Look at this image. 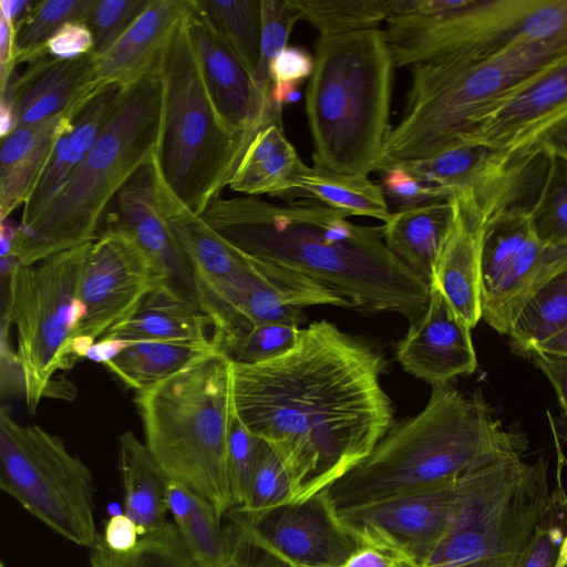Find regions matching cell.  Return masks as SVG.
I'll list each match as a JSON object with an SVG mask.
<instances>
[{
  "label": "cell",
  "instance_id": "cell-1",
  "mask_svg": "<svg viewBox=\"0 0 567 567\" xmlns=\"http://www.w3.org/2000/svg\"><path fill=\"white\" fill-rule=\"evenodd\" d=\"M383 355L328 320L301 328L284 354L231 362L236 415L282 462L295 498L327 489L394 424Z\"/></svg>",
  "mask_w": 567,
  "mask_h": 567
},
{
  "label": "cell",
  "instance_id": "cell-2",
  "mask_svg": "<svg viewBox=\"0 0 567 567\" xmlns=\"http://www.w3.org/2000/svg\"><path fill=\"white\" fill-rule=\"evenodd\" d=\"M200 216L245 256L300 274L353 309L412 323L429 303L431 286L388 249L381 226L354 224L323 204L218 196Z\"/></svg>",
  "mask_w": 567,
  "mask_h": 567
},
{
  "label": "cell",
  "instance_id": "cell-3",
  "mask_svg": "<svg viewBox=\"0 0 567 567\" xmlns=\"http://www.w3.org/2000/svg\"><path fill=\"white\" fill-rule=\"evenodd\" d=\"M526 449L523 434L505 429L480 394L436 386L417 414L394 423L324 491L337 512L360 508L454 481Z\"/></svg>",
  "mask_w": 567,
  "mask_h": 567
},
{
  "label": "cell",
  "instance_id": "cell-4",
  "mask_svg": "<svg viewBox=\"0 0 567 567\" xmlns=\"http://www.w3.org/2000/svg\"><path fill=\"white\" fill-rule=\"evenodd\" d=\"M566 61L567 33L518 42L482 58L410 68L405 109L386 138L375 172L455 146L493 104Z\"/></svg>",
  "mask_w": 567,
  "mask_h": 567
},
{
  "label": "cell",
  "instance_id": "cell-5",
  "mask_svg": "<svg viewBox=\"0 0 567 567\" xmlns=\"http://www.w3.org/2000/svg\"><path fill=\"white\" fill-rule=\"evenodd\" d=\"M313 62L305 101L313 167L369 176L392 130L396 66L383 30L319 37Z\"/></svg>",
  "mask_w": 567,
  "mask_h": 567
},
{
  "label": "cell",
  "instance_id": "cell-6",
  "mask_svg": "<svg viewBox=\"0 0 567 567\" xmlns=\"http://www.w3.org/2000/svg\"><path fill=\"white\" fill-rule=\"evenodd\" d=\"M161 114L157 72L122 87L104 128L60 193L32 224H19L11 256L20 265H32L96 239L117 193L153 159Z\"/></svg>",
  "mask_w": 567,
  "mask_h": 567
},
{
  "label": "cell",
  "instance_id": "cell-7",
  "mask_svg": "<svg viewBox=\"0 0 567 567\" xmlns=\"http://www.w3.org/2000/svg\"><path fill=\"white\" fill-rule=\"evenodd\" d=\"M135 403L145 444L167 478L207 499L224 517L235 507L227 467L230 359L216 349L137 391Z\"/></svg>",
  "mask_w": 567,
  "mask_h": 567
},
{
  "label": "cell",
  "instance_id": "cell-8",
  "mask_svg": "<svg viewBox=\"0 0 567 567\" xmlns=\"http://www.w3.org/2000/svg\"><path fill=\"white\" fill-rule=\"evenodd\" d=\"M188 12L157 69L162 114L154 159L175 196L202 215L228 186L258 131L236 132L217 111L192 39Z\"/></svg>",
  "mask_w": 567,
  "mask_h": 567
},
{
  "label": "cell",
  "instance_id": "cell-9",
  "mask_svg": "<svg viewBox=\"0 0 567 567\" xmlns=\"http://www.w3.org/2000/svg\"><path fill=\"white\" fill-rule=\"evenodd\" d=\"M91 245L32 265L18 264L9 277L2 317L17 330L22 389L31 413L55 372L75 360L72 342L84 316L79 288Z\"/></svg>",
  "mask_w": 567,
  "mask_h": 567
},
{
  "label": "cell",
  "instance_id": "cell-10",
  "mask_svg": "<svg viewBox=\"0 0 567 567\" xmlns=\"http://www.w3.org/2000/svg\"><path fill=\"white\" fill-rule=\"evenodd\" d=\"M0 488L66 540L93 548L96 530L93 475L64 442L39 425L0 411Z\"/></svg>",
  "mask_w": 567,
  "mask_h": 567
},
{
  "label": "cell",
  "instance_id": "cell-11",
  "mask_svg": "<svg viewBox=\"0 0 567 567\" xmlns=\"http://www.w3.org/2000/svg\"><path fill=\"white\" fill-rule=\"evenodd\" d=\"M103 224L92 241L80 281L84 316L72 342L74 359L84 358L97 338L125 320L152 290L166 284L127 230Z\"/></svg>",
  "mask_w": 567,
  "mask_h": 567
},
{
  "label": "cell",
  "instance_id": "cell-12",
  "mask_svg": "<svg viewBox=\"0 0 567 567\" xmlns=\"http://www.w3.org/2000/svg\"><path fill=\"white\" fill-rule=\"evenodd\" d=\"M225 516L244 544L285 567H340L357 547L326 491L258 515L230 509Z\"/></svg>",
  "mask_w": 567,
  "mask_h": 567
},
{
  "label": "cell",
  "instance_id": "cell-13",
  "mask_svg": "<svg viewBox=\"0 0 567 567\" xmlns=\"http://www.w3.org/2000/svg\"><path fill=\"white\" fill-rule=\"evenodd\" d=\"M567 120V61L483 112L456 145L523 155ZM455 145V146H456Z\"/></svg>",
  "mask_w": 567,
  "mask_h": 567
},
{
  "label": "cell",
  "instance_id": "cell-14",
  "mask_svg": "<svg viewBox=\"0 0 567 567\" xmlns=\"http://www.w3.org/2000/svg\"><path fill=\"white\" fill-rule=\"evenodd\" d=\"M188 21L208 92L225 123L236 132L282 125V109L258 91L251 75L195 0H190Z\"/></svg>",
  "mask_w": 567,
  "mask_h": 567
},
{
  "label": "cell",
  "instance_id": "cell-15",
  "mask_svg": "<svg viewBox=\"0 0 567 567\" xmlns=\"http://www.w3.org/2000/svg\"><path fill=\"white\" fill-rule=\"evenodd\" d=\"M471 329L432 284L426 309L396 346V360L432 388L450 385L477 368Z\"/></svg>",
  "mask_w": 567,
  "mask_h": 567
},
{
  "label": "cell",
  "instance_id": "cell-16",
  "mask_svg": "<svg viewBox=\"0 0 567 567\" xmlns=\"http://www.w3.org/2000/svg\"><path fill=\"white\" fill-rule=\"evenodd\" d=\"M102 223L115 224L127 230L164 276L166 285L200 306L199 288L193 268L158 203L153 159L142 166L121 188Z\"/></svg>",
  "mask_w": 567,
  "mask_h": 567
},
{
  "label": "cell",
  "instance_id": "cell-17",
  "mask_svg": "<svg viewBox=\"0 0 567 567\" xmlns=\"http://www.w3.org/2000/svg\"><path fill=\"white\" fill-rule=\"evenodd\" d=\"M189 9V0H151L145 10L94 63L79 111L112 86L124 87L157 72L162 55L181 20Z\"/></svg>",
  "mask_w": 567,
  "mask_h": 567
},
{
  "label": "cell",
  "instance_id": "cell-18",
  "mask_svg": "<svg viewBox=\"0 0 567 567\" xmlns=\"http://www.w3.org/2000/svg\"><path fill=\"white\" fill-rule=\"evenodd\" d=\"M463 477L378 504L336 512L343 526L375 527L421 560L454 517L463 495Z\"/></svg>",
  "mask_w": 567,
  "mask_h": 567
},
{
  "label": "cell",
  "instance_id": "cell-19",
  "mask_svg": "<svg viewBox=\"0 0 567 567\" xmlns=\"http://www.w3.org/2000/svg\"><path fill=\"white\" fill-rule=\"evenodd\" d=\"M451 200L453 220L436 260L432 284L474 328L482 319L481 257L488 223L470 190L453 192Z\"/></svg>",
  "mask_w": 567,
  "mask_h": 567
},
{
  "label": "cell",
  "instance_id": "cell-20",
  "mask_svg": "<svg viewBox=\"0 0 567 567\" xmlns=\"http://www.w3.org/2000/svg\"><path fill=\"white\" fill-rule=\"evenodd\" d=\"M93 63V53L70 60L47 54L29 62L0 93L12 109L13 130L63 112L74 122Z\"/></svg>",
  "mask_w": 567,
  "mask_h": 567
},
{
  "label": "cell",
  "instance_id": "cell-21",
  "mask_svg": "<svg viewBox=\"0 0 567 567\" xmlns=\"http://www.w3.org/2000/svg\"><path fill=\"white\" fill-rule=\"evenodd\" d=\"M73 120L60 113L14 128L0 148V220L27 203L56 141L72 132Z\"/></svg>",
  "mask_w": 567,
  "mask_h": 567
},
{
  "label": "cell",
  "instance_id": "cell-22",
  "mask_svg": "<svg viewBox=\"0 0 567 567\" xmlns=\"http://www.w3.org/2000/svg\"><path fill=\"white\" fill-rule=\"evenodd\" d=\"M131 341L214 343V322L193 299L163 284L105 336Z\"/></svg>",
  "mask_w": 567,
  "mask_h": 567
},
{
  "label": "cell",
  "instance_id": "cell-23",
  "mask_svg": "<svg viewBox=\"0 0 567 567\" xmlns=\"http://www.w3.org/2000/svg\"><path fill=\"white\" fill-rule=\"evenodd\" d=\"M566 264L567 246H546L533 231L495 287L482 297V319L508 336L528 300Z\"/></svg>",
  "mask_w": 567,
  "mask_h": 567
},
{
  "label": "cell",
  "instance_id": "cell-24",
  "mask_svg": "<svg viewBox=\"0 0 567 567\" xmlns=\"http://www.w3.org/2000/svg\"><path fill=\"white\" fill-rule=\"evenodd\" d=\"M453 220L451 197L394 210L381 226L388 249L431 286L436 260Z\"/></svg>",
  "mask_w": 567,
  "mask_h": 567
},
{
  "label": "cell",
  "instance_id": "cell-25",
  "mask_svg": "<svg viewBox=\"0 0 567 567\" xmlns=\"http://www.w3.org/2000/svg\"><path fill=\"white\" fill-rule=\"evenodd\" d=\"M168 511L196 567H236L237 539L212 503L169 481Z\"/></svg>",
  "mask_w": 567,
  "mask_h": 567
},
{
  "label": "cell",
  "instance_id": "cell-26",
  "mask_svg": "<svg viewBox=\"0 0 567 567\" xmlns=\"http://www.w3.org/2000/svg\"><path fill=\"white\" fill-rule=\"evenodd\" d=\"M118 468L124 492V513L137 526L140 537L166 525L169 480L145 442L132 432L118 437Z\"/></svg>",
  "mask_w": 567,
  "mask_h": 567
},
{
  "label": "cell",
  "instance_id": "cell-27",
  "mask_svg": "<svg viewBox=\"0 0 567 567\" xmlns=\"http://www.w3.org/2000/svg\"><path fill=\"white\" fill-rule=\"evenodd\" d=\"M301 163L284 126L266 125L249 143L228 187L246 196L267 194L286 200Z\"/></svg>",
  "mask_w": 567,
  "mask_h": 567
},
{
  "label": "cell",
  "instance_id": "cell-28",
  "mask_svg": "<svg viewBox=\"0 0 567 567\" xmlns=\"http://www.w3.org/2000/svg\"><path fill=\"white\" fill-rule=\"evenodd\" d=\"M303 197L317 200L347 216H364L386 221L391 215L381 185L369 176L342 175L300 164L286 200Z\"/></svg>",
  "mask_w": 567,
  "mask_h": 567
},
{
  "label": "cell",
  "instance_id": "cell-29",
  "mask_svg": "<svg viewBox=\"0 0 567 567\" xmlns=\"http://www.w3.org/2000/svg\"><path fill=\"white\" fill-rule=\"evenodd\" d=\"M216 349L219 348L214 343L136 341L104 364L123 383L137 392L165 380Z\"/></svg>",
  "mask_w": 567,
  "mask_h": 567
},
{
  "label": "cell",
  "instance_id": "cell-30",
  "mask_svg": "<svg viewBox=\"0 0 567 567\" xmlns=\"http://www.w3.org/2000/svg\"><path fill=\"white\" fill-rule=\"evenodd\" d=\"M567 328V264L551 275L528 300L508 338L512 350L529 352Z\"/></svg>",
  "mask_w": 567,
  "mask_h": 567
},
{
  "label": "cell",
  "instance_id": "cell-31",
  "mask_svg": "<svg viewBox=\"0 0 567 567\" xmlns=\"http://www.w3.org/2000/svg\"><path fill=\"white\" fill-rule=\"evenodd\" d=\"M517 558L486 528L457 522L425 551L421 563L423 567H514Z\"/></svg>",
  "mask_w": 567,
  "mask_h": 567
},
{
  "label": "cell",
  "instance_id": "cell-32",
  "mask_svg": "<svg viewBox=\"0 0 567 567\" xmlns=\"http://www.w3.org/2000/svg\"><path fill=\"white\" fill-rule=\"evenodd\" d=\"M195 1L252 78L260 51V0Z\"/></svg>",
  "mask_w": 567,
  "mask_h": 567
},
{
  "label": "cell",
  "instance_id": "cell-33",
  "mask_svg": "<svg viewBox=\"0 0 567 567\" xmlns=\"http://www.w3.org/2000/svg\"><path fill=\"white\" fill-rule=\"evenodd\" d=\"M95 0L37 1L16 28L17 64L31 62L48 53V41L69 22H85Z\"/></svg>",
  "mask_w": 567,
  "mask_h": 567
},
{
  "label": "cell",
  "instance_id": "cell-34",
  "mask_svg": "<svg viewBox=\"0 0 567 567\" xmlns=\"http://www.w3.org/2000/svg\"><path fill=\"white\" fill-rule=\"evenodd\" d=\"M91 567H196L174 523L142 536L128 553L111 550L102 535L90 549Z\"/></svg>",
  "mask_w": 567,
  "mask_h": 567
},
{
  "label": "cell",
  "instance_id": "cell-35",
  "mask_svg": "<svg viewBox=\"0 0 567 567\" xmlns=\"http://www.w3.org/2000/svg\"><path fill=\"white\" fill-rule=\"evenodd\" d=\"M320 37L379 29L390 17L385 0H292Z\"/></svg>",
  "mask_w": 567,
  "mask_h": 567
},
{
  "label": "cell",
  "instance_id": "cell-36",
  "mask_svg": "<svg viewBox=\"0 0 567 567\" xmlns=\"http://www.w3.org/2000/svg\"><path fill=\"white\" fill-rule=\"evenodd\" d=\"M514 567H567V494L561 484L550 492Z\"/></svg>",
  "mask_w": 567,
  "mask_h": 567
},
{
  "label": "cell",
  "instance_id": "cell-37",
  "mask_svg": "<svg viewBox=\"0 0 567 567\" xmlns=\"http://www.w3.org/2000/svg\"><path fill=\"white\" fill-rule=\"evenodd\" d=\"M530 223L542 244L567 246V162L554 155Z\"/></svg>",
  "mask_w": 567,
  "mask_h": 567
},
{
  "label": "cell",
  "instance_id": "cell-38",
  "mask_svg": "<svg viewBox=\"0 0 567 567\" xmlns=\"http://www.w3.org/2000/svg\"><path fill=\"white\" fill-rule=\"evenodd\" d=\"M261 38L259 61L252 81L258 91L270 97L269 64L287 45L295 24L301 20L292 0H260Z\"/></svg>",
  "mask_w": 567,
  "mask_h": 567
},
{
  "label": "cell",
  "instance_id": "cell-39",
  "mask_svg": "<svg viewBox=\"0 0 567 567\" xmlns=\"http://www.w3.org/2000/svg\"><path fill=\"white\" fill-rule=\"evenodd\" d=\"M293 498V488L287 470L264 441L247 497L241 506L231 509L246 516H254L292 503Z\"/></svg>",
  "mask_w": 567,
  "mask_h": 567
},
{
  "label": "cell",
  "instance_id": "cell-40",
  "mask_svg": "<svg viewBox=\"0 0 567 567\" xmlns=\"http://www.w3.org/2000/svg\"><path fill=\"white\" fill-rule=\"evenodd\" d=\"M300 329L295 324L279 322L252 324L223 352L235 363L265 362L290 350L298 339Z\"/></svg>",
  "mask_w": 567,
  "mask_h": 567
},
{
  "label": "cell",
  "instance_id": "cell-41",
  "mask_svg": "<svg viewBox=\"0 0 567 567\" xmlns=\"http://www.w3.org/2000/svg\"><path fill=\"white\" fill-rule=\"evenodd\" d=\"M343 527L357 547L340 567H423L411 550L380 529L369 525Z\"/></svg>",
  "mask_w": 567,
  "mask_h": 567
},
{
  "label": "cell",
  "instance_id": "cell-42",
  "mask_svg": "<svg viewBox=\"0 0 567 567\" xmlns=\"http://www.w3.org/2000/svg\"><path fill=\"white\" fill-rule=\"evenodd\" d=\"M71 133V132H70ZM70 133L62 135L48 159L37 184L23 206L20 224L29 226L51 204L83 159L70 147Z\"/></svg>",
  "mask_w": 567,
  "mask_h": 567
},
{
  "label": "cell",
  "instance_id": "cell-43",
  "mask_svg": "<svg viewBox=\"0 0 567 567\" xmlns=\"http://www.w3.org/2000/svg\"><path fill=\"white\" fill-rule=\"evenodd\" d=\"M264 441L249 431L235 413L228 434L227 467L235 507L241 506L260 456Z\"/></svg>",
  "mask_w": 567,
  "mask_h": 567
},
{
  "label": "cell",
  "instance_id": "cell-44",
  "mask_svg": "<svg viewBox=\"0 0 567 567\" xmlns=\"http://www.w3.org/2000/svg\"><path fill=\"white\" fill-rule=\"evenodd\" d=\"M151 0H95L87 24L94 37L93 54L109 50L145 10Z\"/></svg>",
  "mask_w": 567,
  "mask_h": 567
},
{
  "label": "cell",
  "instance_id": "cell-45",
  "mask_svg": "<svg viewBox=\"0 0 567 567\" xmlns=\"http://www.w3.org/2000/svg\"><path fill=\"white\" fill-rule=\"evenodd\" d=\"M381 175V187L385 198L396 206V210L413 208L452 196L449 190L425 184L398 165L385 168Z\"/></svg>",
  "mask_w": 567,
  "mask_h": 567
},
{
  "label": "cell",
  "instance_id": "cell-46",
  "mask_svg": "<svg viewBox=\"0 0 567 567\" xmlns=\"http://www.w3.org/2000/svg\"><path fill=\"white\" fill-rule=\"evenodd\" d=\"M94 37L85 22L65 23L47 43L50 55L70 60L93 53Z\"/></svg>",
  "mask_w": 567,
  "mask_h": 567
},
{
  "label": "cell",
  "instance_id": "cell-47",
  "mask_svg": "<svg viewBox=\"0 0 567 567\" xmlns=\"http://www.w3.org/2000/svg\"><path fill=\"white\" fill-rule=\"evenodd\" d=\"M313 56L300 47L287 45L269 64L271 83H301L313 71Z\"/></svg>",
  "mask_w": 567,
  "mask_h": 567
},
{
  "label": "cell",
  "instance_id": "cell-48",
  "mask_svg": "<svg viewBox=\"0 0 567 567\" xmlns=\"http://www.w3.org/2000/svg\"><path fill=\"white\" fill-rule=\"evenodd\" d=\"M527 358L533 359L555 391L567 441V354L533 351Z\"/></svg>",
  "mask_w": 567,
  "mask_h": 567
},
{
  "label": "cell",
  "instance_id": "cell-49",
  "mask_svg": "<svg viewBox=\"0 0 567 567\" xmlns=\"http://www.w3.org/2000/svg\"><path fill=\"white\" fill-rule=\"evenodd\" d=\"M138 529L125 513L111 516L105 523L102 538L105 545L116 553H128L138 543Z\"/></svg>",
  "mask_w": 567,
  "mask_h": 567
},
{
  "label": "cell",
  "instance_id": "cell-50",
  "mask_svg": "<svg viewBox=\"0 0 567 567\" xmlns=\"http://www.w3.org/2000/svg\"><path fill=\"white\" fill-rule=\"evenodd\" d=\"M17 65L14 24L0 17V93L6 91Z\"/></svg>",
  "mask_w": 567,
  "mask_h": 567
},
{
  "label": "cell",
  "instance_id": "cell-51",
  "mask_svg": "<svg viewBox=\"0 0 567 567\" xmlns=\"http://www.w3.org/2000/svg\"><path fill=\"white\" fill-rule=\"evenodd\" d=\"M136 341L102 337L97 342L93 343L86 351L84 358L100 363H106L113 360L124 350L131 347Z\"/></svg>",
  "mask_w": 567,
  "mask_h": 567
},
{
  "label": "cell",
  "instance_id": "cell-52",
  "mask_svg": "<svg viewBox=\"0 0 567 567\" xmlns=\"http://www.w3.org/2000/svg\"><path fill=\"white\" fill-rule=\"evenodd\" d=\"M540 146L549 154L567 162V120L546 134Z\"/></svg>",
  "mask_w": 567,
  "mask_h": 567
},
{
  "label": "cell",
  "instance_id": "cell-53",
  "mask_svg": "<svg viewBox=\"0 0 567 567\" xmlns=\"http://www.w3.org/2000/svg\"><path fill=\"white\" fill-rule=\"evenodd\" d=\"M299 83L277 82L271 83L270 99L271 102L282 109L285 105L296 103L301 99Z\"/></svg>",
  "mask_w": 567,
  "mask_h": 567
},
{
  "label": "cell",
  "instance_id": "cell-54",
  "mask_svg": "<svg viewBox=\"0 0 567 567\" xmlns=\"http://www.w3.org/2000/svg\"><path fill=\"white\" fill-rule=\"evenodd\" d=\"M35 2L33 0H1L0 17L16 25L29 13Z\"/></svg>",
  "mask_w": 567,
  "mask_h": 567
},
{
  "label": "cell",
  "instance_id": "cell-55",
  "mask_svg": "<svg viewBox=\"0 0 567 567\" xmlns=\"http://www.w3.org/2000/svg\"><path fill=\"white\" fill-rule=\"evenodd\" d=\"M19 224H16L9 217L0 220V256L8 257L12 255L13 245L17 238Z\"/></svg>",
  "mask_w": 567,
  "mask_h": 567
},
{
  "label": "cell",
  "instance_id": "cell-56",
  "mask_svg": "<svg viewBox=\"0 0 567 567\" xmlns=\"http://www.w3.org/2000/svg\"><path fill=\"white\" fill-rule=\"evenodd\" d=\"M533 351H544V352H551V353H558V354H567V328L564 329L563 331L558 332L550 339L546 340L545 342L540 343L539 346L534 348L530 352H533Z\"/></svg>",
  "mask_w": 567,
  "mask_h": 567
},
{
  "label": "cell",
  "instance_id": "cell-57",
  "mask_svg": "<svg viewBox=\"0 0 567 567\" xmlns=\"http://www.w3.org/2000/svg\"><path fill=\"white\" fill-rule=\"evenodd\" d=\"M13 131V114L10 104L0 99V136L4 138Z\"/></svg>",
  "mask_w": 567,
  "mask_h": 567
}]
</instances>
